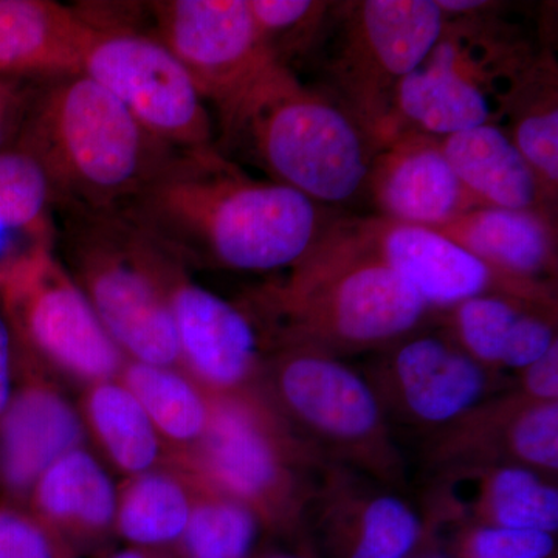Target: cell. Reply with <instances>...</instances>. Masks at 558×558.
I'll return each instance as SVG.
<instances>
[{
  "instance_id": "27",
  "label": "cell",
  "mask_w": 558,
  "mask_h": 558,
  "mask_svg": "<svg viewBox=\"0 0 558 558\" xmlns=\"http://www.w3.org/2000/svg\"><path fill=\"white\" fill-rule=\"evenodd\" d=\"M124 379V387L138 400L157 432L179 442H190L207 432L211 410L196 388L171 368L131 362Z\"/></svg>"
},
{
  "instance_id": "37",
  "label": "cell",
  "mask_w": 558,
  "mask_h": 558,
  "mask_svg": "<svg viewBox=\"0 0 558 558\" xmlns=\"http://www.w3.org/2000/svg\"><path fill=\"white\" fill-rule=\"evenodd\" d=\"M524 384L529 395L539 402H556L558 396V344L526 368Z\"/></svg>"
},
{
  "instance_id": "26",
  "label": "cell",
  "mask_w": 558,
  "mask_h": 558,
  "mask_svg": "<svg viewBox=\"0 0 558 558\" xmlns=\"http://www.w3.org/2000/svg\"><path fill=\"white\" fill-rule=\"evenodd\" d=\"M191 512L189 495L178 481L146 473L124 492L116 523L128 542L157 548L182 539Z\"/></svg>"
},
{
  "instance_id": "39",
  "label": "cell",
  "mask_w": 558,
  "mask_h": 558,
  "mask_svg": "<svg viewBox=\"0 0 558 558\" xmlns=\"http://www.w3.org/2000/svg\"><path fill=\"white\" fill-rule=\"evenodd\" d=\"M279 558H289V557H279Z\"/></svg>"
},
{
  "instance_id": "5",
  "label": "cell",
  "mask_w": 558,
  "mask_h": 558,
  "mask_svg": "<svg viewBox=\"0 0 558 558\" xmlns=\"http://www.w3.org/2000/svg\"><path fill=\"white\" fill-rule=\"evenodd\" d=\"M274 300L299 332L348 347L398 339L428 310L411 286L363 245L351 220L322 231Z\"/></svg>"
},
{
  "instance_id": "1",
  "label": "cell",
  "mask_w": 558,
  "mask_h": 558,
  "mask_svg": "<svg viewBox=\"0 0 558 558\" xmlns=\"http://www.w3.org/2000/svg\"><path fill=\"white\" fill-rule=\"evenodd\" d=\"M117 213L186 267H292L323 231L314 201L274 180L250 178L215 145L175 150Z\"/></svg>"
},
{
  "instance_id": "33",
  "label": "cell",
  "mask_w": 558,
  "mask_h": 558,
  "mask_svg": "<svg viewBox=\"0 0 558 558\" xmlns=\"http://www.w3.org/2000/svg\"><path fill=\"white\" fill-rule=\"evenodd\" d=\"M0 558H69L40 520L0 508Z\"/></svg>"
},
{
  "instance_id": "6",
  "label": "cell",
  "mask_w": 558,
  "mask_h": 558,
  "mask_svg": "<svg viewBox=\"0 0 558 558\" xmlns=\"http://www.w3.org/2000/svg\"><path fill=\"white\" fill-rule=\"evenodd\" d=\"M487 20L484 13L446 16L438 43L396 90V130L440 138L499 126L510 94L537 57Z\"/></svg>"
},
{
  "instance_id": "12",
  "label": "cell",
  "mask_w": 558,
  "mask_h": 558,
  "mask_svg": "<svg viewBox=\"0 0 558 558\" xmlns=\"http://www.w3.org/2000/svg\"><path fill=\"white\" fill-rule=\"evenodd\" d=\"M154 245L178 333L180 360H185L201 379L219 388L247 379L259 349L252 318L194 282L190 267L157 242Z\"/></svg>"
},
{
  "instance_id": "4",
  "label": "cell",
  "mask_w": 558,
  "mask_h": 558,
  "mask_svg": "<svg viewBox=\"0 0 558 558\" xmlns=\"http://www.w3.org/2000/svg\"><path fill=\"white\" fill-rule=\"evenodd\" d=\"M242 140L271 180L311 201L341 204L365 190L376 145L357 121L281 65L222 130Z\"/></svg>"
},
{
  "instance_id": "35",
  "label": "cell",
  "mask_w": 558,
  "mask_h": 558,
  "mask_svg": "<svg viewBox=\"0 0 558 558\" xmlns=\"http://www.w3.org/2000/svg\"><path fill=\"white\" fill-rule=\"evenodd\" d=\"M39 81L0 75V154L16 146Z\"/></svg>"
},
{
  "instance_id": "16",
  "label": "cell",
  "mask_w": 558,
  "mask_h": 558,
  "mask_svg": "<svg viewBox=\"0 0 558 558\" xmlns=\"http://www.w3.org/2000/svg\"><path fill=\"white\" fill-rule=\"evenodd\" d=\"M80 418L58 392L27 387L14 392L0 417V476L14 492L35 487L51 464L78 449Z\"/></svg>"
},
{
  "instance_id": "25",
  "label": "cell",
  "mask_w": 558,
  "mask_h": 558,
  "mask_svg": "<svg viewBox=\"0 0 558 558\" xmlns=\"http://www.w3.org/2000/svg\"><path fill=\"white\" fill-rule=\"evenodd\" d=\"M89 417L106 451L120 469L145 473L159 457L153 422L124 385L100 381L90 392Z\"/></svg>"
},
{
  "instance_id": "9",
  "label": "cell",
  "mask_w": 558,
  "mask_h": 558,
  "mask_svg": "<svg viewBox=\"0 0 558 558\" xmlns=\"http://www.w3.org/2000/svg\"><path fill=\"white\" fill-rule=\"evenodd\" d=\"M149 9L154 35L218 110L222 130L282 65L260 38L247 0H157Z\"/></svg>"
},
{
  "instance_id": "15",
  "label": "cell",
  "mask_w": 558,
  "mask_h": 558,
  "mask_svg": "<svg viewBox=\"0 0 558 558\" xmlns=\"http://www.w3.org/2000/svg\"><path fill=\"white\" fill-rule=\"evenodd\" d=\"M89 27L73 7L0 0V75L46 80L80 72Z\"/></svg>"
},
{
  "instance_id": "30",
  "label": "cell",
  "mask_w": 558,
  "mask_h": 558,
  "mask_svg": "<svg viewBox=\"0 0 558 558\" xmlns=\"http://www.w3.org/2000/svg\"><path fill=\"white\" fill-rule=\"evenodd\" d=\"M247 5L264 44L282 65L289 68V58L314 43L333 3L315 0H247Z\"/></svg>"
},
{
  "instance_id": "19",
  "label": "cell",
  "mask_w": 558,
  "mask_h": 558,
  "mask_svg": "<svg viewBox=\"0 0 558 558\" xmlns=\"http://www.w3.org/2000/svg\"><path fill=\"white\" fill-rule=\"evenodd\" d=\"M54 248V194L38 161L0 154V290Z\"/></svg>"
},
{
  "instance_id": "28",
  "label": "cell",
  "mask_w": 558,
  "mask_h": 558,
  "mask_svg": "<svg viewBox=\"0 0 558 558\" xmlns=\"http://www.w3.org/2000/svg\"><path fill=\"white\" fill-rule=\"evenodd\" d=\"M487 506L498 527L553 534L558 527L557 488L543 483L531 470H498L488 484Z\"/></svg>"
},
{
  "instance_id": "21",
  "label": "cell",
  "mask_w": 558,
  "mask_h": 558,
  "mask_svg": "<svg viewBox=\"0 0 558 558\" xmlns=\"http://www.w3.org/2000/svg\"><path fill=\"white\" fill-rule=\"evenodd\" d=\"M515 300L481 295L459 304L457 329L470 357L526 369L554 347L556 332L548 319L524 312Z\"/></svg>"
},
{
  "instance_id": "3",
  "label": "cell",
  "mask_w": 558,
  "mask_h": 558,
  "mask_svg": "<svg viewBox=\"0 0 558 558\" xmlns=\"http://www.w3.org/2000/svg\"><path fill=\"white\" fill-rule=\"evenodd\" d=\"M54 255L132 362L171 368L178 333L154 242L117 211L54 205Z\"/></svg>"
},
{
  "instance_id": "18",
  "label": "cell",
  "mask_w": 558,
  "mask_h": 558,
  "mask_svg": "<svg viewBox=\"0 0 558 558\" xmlns=\"http://www.w3.org/2000/svg\"><path fill=\"white\" fill-rule=\"evenodd\" d=\"M440 148L469 193L483 207L546 213L537 175L498 124L440 137Z\"/></svg>"
},
{
  "instance_id": "17",
  "label": "cell",
  "mask_w": 558,
  "mask_h": 558,
  "mask_svg": "<svg viewBox=\"0 0 558 558\" xmlns=\"http://www.w3.org/2000/svg\"><path fill=\"white\" fill-rule=\"evenodd\" d=\"M433 230L509 277L537 282L556 270V230L546 213L480 207Z\"/></svg>"
},
{
  "instance_id": "32",
  "label": "cell",
  "mask_w": 558,
  "mask_h": 558,
  "mask_svg": "<svg viewBox=\"0 0 558 558\" xmlns=\"http://www.w3.org/2000/svg\"><path fill=\"white\" fill-rule=\"evenodd\" d=\"M517 457L535 468H558V405L539 402L520 414L510 429Z\"/></svg>"
},
{
  "instance_id": "22",
  "label": "cell",
  "mask_w": 558,
  "mask_h": 558,
  "mask_svg": "<svg viewBox=\"0 0 558 558\" xmlns=\"http://www.w3.org/2000/svg\"><path fill=\"white\" fill-rule=\"evenodd\" d=\"M33 492L40 519L54 526L92 535L116 523V487L87 451L75 449L58 459L36 481Z\"/></svg>"
},
{
  "instance_id": "31",
  "label": "cell",
  "mask_w": 558,
  "mask_h": 558,
  "mask_svg": "<svg viewBox=\"0 0 558 558\" xmlns=\"http://www.w3.org/2000/svg\"><path fill=\"white\" fill-rule=\"evenodd\" d=\"M418 535L421 524L409 505L395 497L373 499L360 521L352 558H407Z\"/></svg>"
},
{
  "instance_id": "2",
  "label": "cell",
  "mask_w": 558,
  "mask_h": 558,
  "mask_svg": "<svg viewBox=\"0 0 558 558\" xmlns=\"http://www.w3.org/2000/svg\"><path fill=\"white\" fill-rule=\"evenodd\" d=\"M16 146L38 161L54 204L95 211H119L179 150L81 70L39 81Z\"/></svg>"
},
{
  "instance_id": "24",
  "label": "cell",
  "mask_w": 558,
  "mask_h": 558,
  "mask_svg": "<svg viewBox=\"0 0 558 558\" xmlns=\"http://www.w3.org/2000/svg\"><path fill=\"white\" fill-rule=\"evenodd\" d=\"M205 453L213 475L233 494L258 499L277 486V453L264 429L241 405L216 407L205 432Z\"/></svg>"
},
{
  "instance_id": "11",
  "label": "cell",
  "mask_w": 558,
  "mask_h": 558,
  "mask_svg": "<svg viewBox=\"0 0 558 558\" xmlns=\"http://www.w3.org/2000/svg\"><path fill=\"white\" fill-rule=\"evenodd\" d=\"M351 226L363 245L411 286L428 307L459 306L497 288L512 299L539 303L545 300L538 282L495 270L428 227L381 216L351 220Z\"/></svg>"
},
{
  "instance_id": "14",
  "label": "cell",
  "mask_w": 558,
  "mask_h": 558,
  "mask_svg": "<svg viewBox=\"0 0 558 558\" xmlns=\"http://www.w3.org/2000/svg\"><path fill=\"white\" fill-rule=\"evenodd\" d=\"M279 387L290 410L329 438L362 440L379 427L376 396L354 371L314 352L286 360Z\"/></svg>"
},
{
  "instance_id": "20",
  "label": "cell",
  "mask_w": 558,
  "mask_h": 558,
  "mask_svg": "<svg viewBox=\"0 0 558 558\" xmlns=\"http://www.w3.org/2000/svg\"><path fill=\"white\" fill-rule=\"evenodd\" d=\"M395 369L409 409L432 424L461 416L478 402L486 387L475 359L435 337L403 344L396 355Z\"/></svg>"
},
{
  "instance_id": "8",
  "label": "cell",
  "mask_w": 558,
  "mask_h": 558,
  "mask_svg": "<svg viewBox=\"0 0 558 558\" xmlns=\"http://www.w3.org/2000/svg\"><path fill=\"white\" fill-rule=\"evenodd\" d=\"M80 70L172 148L215 145L211 117L196 84L154 33L89 27Z\"/></svg>"
},
{
  "instance_id": "38",
  "label": "cell",
  "mask_w": 558,
  "mask_h": 558,
  "mask_svg": "<svg viewBox=\"0 0 558 558\" xmlns=\"http://www.w3.org/2000/svg\"><path fill=\"white\" fill-rule=\"evenodd\" d=\"M110 558H159L154 557L153 554L145 553V550L140 549H128L123 550V553L116 554Z\"/></svg>"
},
{
  "instance_id": "34",
  "label": "cell",
  "mask_w": 558,
  "mask_h": 558,
  "mask_svg": "<svg viewBox=\"0 0 558 558\" xmlns=\"http://www.w3.org/2000/svg\"><path fill=\"white\" fill-rule=\"evenodd\" d=\"M556 542L553 534L524 529L484 527L469 542L470 558H549Z\"/></svg>"
},
{
  "instance_id": "13",
  "label": "cell",
  "mask_w": 558,
  "mask_h": 558,
  "mask_svg": "<svg viewBox=\"0 0 558 558\" xmlns=\"http://www.w3.org/2000/svg\"><path fill=\"white\" fill-rule=\"evenodd\" d=\"M365 190L381 218L439 229L483 207L458 179L439 137L403 131L374 154Z\"/></svg>"
},
{
  "instance_id": "29",
  "label": "cell",
  "mask_w": 558,
  "mask_h": 558,
  "mask_svg": "<svg viewBox=\"0 0 558 558\" xmlns=\"http://www.w3.org/2000/svg\"><path fill=\"white\" fill-rule=\"evenodd\" d=\"M256 532L255 515L247 508L211 501L193 509L180 543L186 558H247Z\"/></svg>"
},
{
  "instance_id": "10",
  "label": "cell",
  "mask_w": 558,
  "mask_h": 558,
  "mask_svg": "<svg viewBox=\"0 0 558 558\" xmlns=\"http://www.w3.org/2000/svg\"><path fill=\"white\" fill-rule=\"evenodd\" d=\"M27 355H38L80 379L109 380L123 352L101 325L54 252L0 290Z\"/></svg>"
},
{
  "instance_id": "7",
  "label": "cell",
  "mask_w": 558,
  "mask_h": 558,
  "mask_svg": "<svg viewBox=\"0 0 558 558\" xmlns=\"http://www.w3.org/2000/svg\"><path fill=\"white\" fill-rule=\"evenodd\" d=\"M329 75L340 106L379 149L398 137L395 95L442 35L446 14L436 0L337 3Z\"/></svg>"
},
{
  "instance_id": "23",
  "label": "cell",
  "mask_w": 558,
  "mask_h": 558,
  "mask_svg": "<svg viewBox=\"0 0 558 558\" xmlns=\"http://www.w3.org/2000/svg\"><path fill=\"white\" fill-rule=\"evenodd\" d=\"M558 90L557 65L550 54L537 57L510 94L501 120L506 134L537 175L549 204L558 191Z\"/></svg>"
},
{
  "instance_id": "36",
  "label": "cell",
  "mask_w": 558,
  "mask_h": 558,
  "mask_svg": "<svg viewBox=\"0 0 558 558\" xmlns=\"http://www.w3.org/2000/svg\"><path fill=\"white\" fill-rule=\"evenodd\" d=\"M25 355L27 354L22 347L20 336L0 295V417L9 409L11 399L16 392L14 379Z\"/></svg>"
}]
</instances>
